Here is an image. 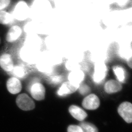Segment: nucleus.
Returning <instances> with one entry per match:
<instances>
[{
	"mask_svg": "<svg viewBox=\"0 0 132 132\" xmlns=\"http://www.w3.org/2000/svg\"><path fill=\"white\" fill-rule=\"evenodd\" d=\"M17 105L24 111L32 110L35 107L34 101L26 94H19L16 100Z\"/></svg>",
	"mask_w": 132,
	"mask_h": 132,
	"instance_id": "obj_1",
	"label": "nucleus"
},
{
	"mask_svg": "<svg viewBox=\"0 0 132 132\" xmlns=\"http://www.w3.org/2000/svg\"><path fill=\"white\" fill-rule=\"evenodd\" d=\"M118 114L127 123H132V104L128 102L121 103L118 109Z\"/></svg>",
	"mask_w": 132,
	"mask_h": 132,
	"instance_id": "obj_2",
	"label": "nucleus"
},
{
	"mask_svg": "<svg viewBox=\"0 0 132 132\" xmlns=\"http://www.w3.org/2000/svg\"><path fill=\"white\" fill-rule=\"evenodd\" d=\"M82 105L88 110H95L100 105V100L95 94H89L83 100Z\"/></svg>",
	"mask_w": 132,
	"mask_h": 132,
	"instance_id": "obj_3",
	"label": "nucleus"
},
{
	"mask_svg": "<svg viewBox=\"0 0 132 132\" xmlns=\"http://www.w3.org/2000/svg\"><path fill=\"white\" fill-rule=\"evenodd\" d=\"M30 92L32 97L36 100L40 101L45 99L46 90L43 85L40 83H35L33 84Z\"/></svg>",
	"mask_w": 132,
	"mask_h": 132,
	"instance_id": "obj_4",
	"label": "nucleus"
},
{
	"mask_svg": "<svg viewBox=\"0 0 132 132\" xmlns=\"http://www.w3.org/2000/svg\"><path fill=\"white\" fill-rule=\"evenodd\" d=\"M80 86L75 85L70 81L63 83L57 91L59 96L64 97L76 92Z\"/></svg>",
	"mask_w": 132,
	"mask_h": 132,
	"instance_id": "obj_5",
	"label": "nucleus"
},
{
	"mask_svg": "<svg viewBox=\"0 0 132 132\" xmlns=\"http://www.w3.org/2000/svg\"><path fill=\"white\" fill-rule=\"evenodd\" d=\"M6 87L8 90L13 94L19 93L22 89V84L20 80L14 77L8 79L6 83Z\"/></svg>",
	"mask_w": 132,
	"mask_h": 132,
	"instance_id": "obj_6",
	"label": "nucleus"
},
{
	"mask_svg": "<svg viewBox=\"0 0 132 132\" xmlns=\"http://www.w3.org/2000/svg\"><path fill=\"white\" fill-rule=\"evenodd\" d=\"M122 84L117 80H109L104 85V90L108 94H112L120 92L122 90Z\"/></svg>",
	"mask_w": 132,
	"mask_h": 132,
	"instance_id": "obj_7",
	"label": "nucleus"
},
{
	"mask_svg": "<svg viewBox=\"0 0 132 132\" xmlns=\"http://www.w3.org/2000/svg\"><path fill=\"white\" fill-rule=\"evenodd\" d=\"M28 12V6L22 1L19 2L14 10V16L16 19L22 20L26 19Z\"/></svg>",
	"mask_w": 132,
	"mask_h": 132,
	"instance_id": "obj_8",
	"label": "nucleus"
},
{
	"mask_svg": "<svg viewBox=\"0 0 132 132\" xmlns=\"http://www.w3.org/2000/svg\"><path fill=\"white\" fill-rule=\"evenodd\" d=\"M69 112L74 118L80 121H83L88 116L87 113L77 105H71L69 108Z\"/></svg>",
	"mask_w": 132,
	"mask_h": 132,
	"instance_id": "obj_9",
	"label": "nucleus"
},
{
	"mask_svg": "<svg viewBox=\"0 0 132 132\" xmlns=\"http://www.w3.org/2000/svg\"><path fill=\"white\" fill-rule=\"evenodd\" d=\"M0 66L6 72H11L14 67L11 56L8 54H4L0 57Z\"/></svg>",
	"mask_w": 132,
	"mask_h": 132,
	"instance_id": "obj_10",
	"label": "nucleus"
},
{
	"mask_svg": "<svg viewBox=\"0 0 132 132\" xmlns=\"http://www.w3.org/2000/svg\"><path fill=\"white\" fill-rule=\"evenodd\" d=\"M107 74L106 67L104 64L99 63L95 66L94 75V81L99 82L104 79Z\"/></svg>",
	"mask_w": 132,
	"mask_h": 132,
	"instance_id": "obj_11",
	"label": "nucleus"
},
{
	"mask_svg": "<svg viewBox=\"0 0 132 132\" xmlns=\"http://www.w3.org/2000/svg\"><path fill=\"white\" fill-rule=\"evenodd\" d=\"M85 75L81 70H75L69 74V81L75 85L80 86L81 83L84 80Z\"/></svg>",
	"mask_w": 132,
	"mask_h": 132,
	"instance_id": "obj_12",
	"label": "nucleus"
},
{
	"mask_svg": "<svg viewBox=\"0 0 132 132\" xmlns=\"http://www.w3.org/2000/svg\"><path fill=\"white\" fill-rule=\"evenodd\" d=\"M22 33V29L20 27L18 26H13L6 34V41L10 43L15 42L20 37Z\"/></svg>",
	"mask_w": 132,
	"mask_h": 132,
	"instance_id": "obj_13",
	"label": "nucleus"
},
{
	"mask_svg": "<svg viewBox=\"0 0 132 132\" xmlns=\"http://www.w3.org/2000/svg\"><path fill=\"white\" fill-rule=\"evenodd\" d=\"M12 74L15 78H19L20 79L24 78L27 75V72L24 66L22 65H16L14 66L12 70Z\"/></svg>",
	"mask_w": 132,
	"mask_h": 132,
	"instance_id": "obj_14",
	"label": "nucleus"
},
{
	"mask_svg": "<svg viewBox=\"0 0 132 132\" xmlns=\"http://www.w3.org/2000/svg\"><path fill=\"white\" fill-rule=\"evenodd\" d=\"M113 69L118 81L120 82H124L126 78V73L124 69L121 66H116L113 67Z\"/></svg>",
	"mask_w": 132,
	"mask_h": 132,
	"instance_id": "obj_15",
	"label": "nucleus"
},
{
	"mask_svg": "<svg viewBox=\"0 0 132 132\" xmlns=\"http://www.w3.org/2000/svg\"><path fill=\"white\" fill-rule=\"evenodd\" d=\"M13 18L9 13L1 11L0 12V24H10L13 22Z\"/></svg>",
	"mask_w": 132,
	"mask_h": 132,
	"instance_id": "obj_16",
	"label": "nucleus"
},
{
	"mask_svg": "<svg viewBox=\"0 0 132 132\" xmlns=\"http://www.w3.org/2000/svg\"><path fill=\"white\" fill-rule=\"evenodd\" d=\"M79 126L81 128L83 132H98L97 128L89 122L81 121Z\"/></svg>",
	"mask_w": 132,
	"mask_h": 132,
	"instance_id": "obj_17",
	"label": "nucleus"
},
{
	"mask_svg": "<svg viewBox=\"0 0 132 132\" xmlns=\"http://www.w3.org/2000/svg\"><path fill=\"white\" fill-rule=\"evenodd\" d=\"M68 132H83L82 130L79 125H70L67 128Z\"/></svg>",
	"mask_w": 132,
	"mask_h": 132,
	"instance_id": "obj_18",
	"label": "nucleus"
},
{
	"mask_svg": "<svg viewBox=\"0 0 132 132\" xmlns=\"http://www.w3.org/2000/svg\"><path fill=\"white\" fill-rule=\"evenodd\" d=\"M11 0H0V12L7 7L10 4Z\"/></svg>",
	"mask_w": 132,
	"mask_h": 132,
	"instance_id": "obj_19",
	"label": "nucleus"
},
{
	"mask_svg": "<svg viewBox=\"0 0 132 132\" xmlns=\"http://www.w3.org/2000/svg\"><path fill=\"white\" fill-rule=\"evenodd\" d=\"M62 77L61 76H52L50 79V82L52 84H57L63 81Z\"/></svg>",
	"mask_w": 132,
	"mask_h": 132,
	"instance_id": "obj_20",
	"label": "nucleus"
},
{
	"mask_svg": "<svg viewBox=\"0 0 132 132\" xmlns=\"http://www.w3.org/2000/svg\"><path fill=\"white\" fill-rule=\"evenodd\" d=\"M79 90L80 93L83 95H85L90 92V89L89 87L85 85H81V86L80 87Z\"/></svg>",
	"mask_w": 132,
	"mask_h": 132,
	"instance_id": "obj_21",
	"label": "nucleus"
},
{
	"mask_svg": "<svg viewBox=\"0 0 132 132\" xmlns=\"http://www.w3.org/2000/svg\"><path fill=\"white\" fill-rule=\"evenodd\" d=\"M127 62L129 67L132 69V54L131 56L130 57H129V59H128Z\"/></svg>",
	"mask_w": 132,
	"mask_h": 132,
	"instance_id": "obj_22",
	"label": "nucleus"
},
{
	"mask_svg": "<svg viewBox=\"0 0 132 132\" xmlns=\"http://www.w3.org/2000/svg\"><path fill=\"white\" fill-rule=\"evenodd\" d=\"M0 43H1V39H0Z\"/></svg>",
	"mask_w": 132,
	"mask_h": 132,
	"instance_id": "obj_23",
	"label": "nucleus"
}]
</instances>
